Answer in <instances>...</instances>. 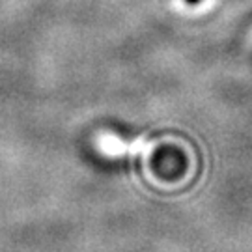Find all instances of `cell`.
<instances>
[{"label":"cell","mask_w":252,"mask_h":252,"mask_svg":"<svg viewBox=\"0 0 252 252\" xmlns=\"http://www.w3.org/2000/svg\"><path fill=\"white\" fill-rule=\"evenodd\" d=\"M187 2H198V0H187Z\"/></svg>","instance_id":"6da1fadb"}]
</instances>
